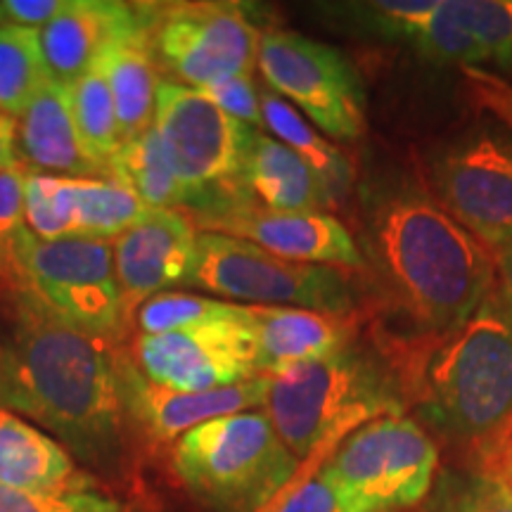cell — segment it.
I'll use <instances>...</instances> for the list:
<instances>
[{
	"label": "cell",
	"instance_id": "obj_1",
	"mask_svg": "<svg viewBox=\"0 0 512 512\" xmlns=\"http://www.w3.org/2000/svg\"><path fill=\"white\" fill-rule=\"evenodd\" d=\"M3 294L5 411L34 420L98 479L124 477L131 427L119 394L117 349L15 280Z\"/></svg>",
	"mask_w": 512,
	"mask_h": 512
},
{
	"label": "cell",
	"instance_id": "obj_2",
	"mask_svg": "<svg viewBox=\"0 0 512 512\" xmlns=\"http://www.w3.org/2000/svg\"><path fill=\"white\" fill-rule=\"evenodd\" d=\"M363 256L392 299L439 342L494 287V256L415 181L377 183L363 207Z\"/></svg>",
	"mask_w": 512,
	"mask_h": 512
},
{
	"label": "cell",
	"instance_id": "obj_3",
	"mask_svg": "<svg viewBox=\"0 0 512 512\" xmlns=\"http://www.w3.org/2000/svg\"><path fill=\"white\" fill-rule=\"evenodd\" d=\"M425 415L494 470L512 444V318L494 287L420 375Z\"/></svg>",
	"mask_w": 512,
	"mask_h": 512
},
{
	"label": "cell",
	"instance_id": "obj_4",
	"mask_svg": "<svg viewBox=\"0 0 512 512\" xmlns=\"http://www.w3.org/2000/svg\"><path fill=\"white\" fill-rule=\"evenodd\" d=\"M399 375L349 344L335 354L271 375L264 413L299 460L382 415H403Z\"/></svg>",
	"mask_w": 512,
	"mask_h": 512
},
{
	"label": "cell",
	"instance_id": "obj_5",
	"mask_svg": "<svg viewBox=\"0 0 512 512\" xmlns=\"http://www.w3.org/2000/svg\"><path fill=\"white\" fill-rule=\"evenodd\" d=\"M171 463L188 494L207 510L261 512L290 489L302 460L264 411H245L185 432Z\"/></svg>",
	"mask_w": 512,
	"mask_h": 512
},
{
	"label": "cell",
	"instance_id": "obj_6",
	"mask_svg": "<svg viewBox=\"0 0 512 512\" xmlns=\"http://www.w3.org/2000/svg\"><path fill=\"white\" fill-rule=\"evenodd\" d=\"M439 448L406 415H382L339 441L320 465L349 512H406L432 494Z\"/></svg>",
	"mask_w": 512,
	"mask_h": 512
},
{
	"label": "cell",
	"instance_id": "obj_7",
	"mask_svg": "<svg viewBox=\"0 0 512 512\" xmlns=\"http://www.w3.org/2000/svg\"><path fill=\"white\" fill-rule=\"evenodd\" d=\"M3 275L91 335L114 342L128 328L114 245L105 240H38L27 228L3 259Z\"/></svg>",
	"mask_w": 512,
	"mask_h": 512
},
{
	"label": "cell",
	"instance_id": "obj_8",
	"mask_svg": "<svg viewBox=\"0 0 512 512\" xmlns=\"http://www.w3.org/2000/svg\"><path fill=\"white\" fill-rule=\"evenodd\" d=\"M261 36L264 31L245 3L147 5V46L157 72L197 91L230 76H252Z\"/></svg>",
	"mask_w": 512,
	"mask_h": 512
},
{
	"label": "cell",
	"instance_id": "obj_9",
	"mask_svg": "<svg viewBox=\"0 0 512 512\" xmlns=\"http://www.w3.org/2000/svg\"><path fill=\"white\" fill-rule=\"evenodd\" d=\"M190 287L219 294L223 302L290 306L328 313H356V292L339 268L280 259L252 242L200 230Z\"/></svg>",
	"mask_w": 512,
	"mask_h": 512
},
{
	"label": "cell",
	"instance_id": "obj_10",
	"mask_svg": "<svg viewBox=\"0 0 512 512\" xmlns=\"http://www.w3.org/2000/svg\"><path fill=\"white\" fill-rule=\"evenodd\" d=\"M256 69L266 88L302 110L330 138L358 140L366 133V93L356 67L328 43L287 29L261 36Z\"/></svg>",
	"mask_w": 512,
	"mask_h": 512
},
{
	"label": "cell",
	"instance_id": "obj_11",
	"mask_svg": "<svg viewBox=\"0 0 512 512\" xmlns=\"http://www.w3.org/2000/svg\"><path fill=\"white\" fill-rule=\"evenodd\" d=\"M176 176L190 192L188 207L238 181L256 128L233 119L207 95L183 83L159 79L155 121Z\"/></svg>",
	"mask_w": 512,
	"mask_h": 512
},
{
	"label": "cell",
	"instance_id": "obj_12",
	"mask_svg": "<svg viewBox=\"0 0 512 512\" xmlns=\"http://www.w3.org/2000/svg\"><path fill=\"white\" fill-rule=\"evenodd\" d=\"M432 197L477 242L496 252L512 240V138L477 133L441 152Z\"/></svg>",
	"mask_w": 512,
	"mask_h": 512
},
{
	"label": "cell",
	"instance_id": "obj_13",
	"mask_svg": "<svg viewBox=\"0 0 512 512\" xmlns=\"http://www.w3.org/2000/svg\"><path fill=\"white\" fill-rule=\"evenodd\" d=\"M131 358L147 380L176 392H211L261 377L245 304L235 318L202 328L140 335Z\"/></svg>",
	"mask_w": 512,
	"mask_h": 512
},
{
	"label": "cell",
	"instance_id": "obj_14",
	"mask_svg": "<svg viewBox=\"0 0 512 512\" xmlns=\"http://www.w3.org/2000/svg\"><path fill=\"white\" fill-rule=\"evenodd\" d=\"M195 226L266 249L297 264L363 271L366 256L354 235L328 211H268L245 202H211L190 214Z\"/></svg>",
	"mask_w": 512,
	"mask_h": 512
},
{
	"label": "cell",
	"instance_id": "obj_15",
	"mask_svg": "<svg viewBox=\"0 0 512 512\" xmlns=\"http://www.w3.org/2000/svg\"><path fill=\"white\" fill-rule=\"evenodd\" d=\"M117 380L128 427L152 444H176L204 422L264 408L271 384V377L261 375L211 392H176L147 380L128 351H117Z\"/></svg>",
	"mask_w": 512,
	"mask_h": 512
},
{
	"label": "cell",
	"instance_id": "obj_16",
	"mask_svg": "<svg viewBox=\"0 0 512 512\" xmlns=\"http://www.w3.org/2000/svg\"><path fill=\"white\" fill-rule=\"evenodd\" d=\"M197 235L200 228L183 209H150L112 242L128 318L147 299L188 285L197 264Z\"/></svg>",
	"mask_w": 512,
	"mask_h": 512
},
{
	"label": "cell",
	"instance_id": "obj_17",
	"mask_svg": "<svg viewBox=\"0 0 512 512\" xmlns=\"http://www.w3.org/2000/svg\"><path fill=\"white\" fill-rule=\"evenodd\" d=\"M140 34H147V3L67 0L60 15L41 29L48 74L69 86L112 46Z\"/></svg>",
	"mask_w": 512,
	"mask_h": 512
},
{
	"label": "cell",
	"instance_id": "obj_18",
	"mask_svg": "<svg viewBox=\"0 0 512 512\" xmlns=\"http://www.w3.org/2000/svg\"><path fill=\"white\" fill-rule=\"evenodd\" d=\"M19 162L31 171L72 178H110L76 126L69 86L48 76L17 119Z\"/></svg>",
	"mask_w": 512,
	"mask_h": 512
},
{
	"label": "cell",
	"instance_id": "obj_19",
	"mask_svg": "<svg viewBox=\"0 0 512 512\" xmlns=\"http://www.w3.org/2000/svg\"><path fill=\"white\" fill-rule=\"evenodd\" d=\"M261 375H280L356 342V313H328L290 306H247Z\"/></svg>",
	"mask_w": 512,
	"mask_h": 512
},
{
	"label": "cell",
	"instance_id": "obj_20",
	"mask_svg": "<svg viewBox=\"0 0 512 512\" xmlns=\"http://www.w3.org/2000/svg\"><path fill=\"white\" fill-rule=\"evenodd\" d=\"M211 202H245L268 211H328L332 202L316 174L290 147L266 131H256L242 164L238 181L228 190L216 192L192 207V211Z\"/></svg>",
	"mask_w": 512,
	"mask_h": 512
},
{
	"label": "cell",
	"instance_id": "obj_21",
	"mask_svg": "<svg viewBox=\"0 0 512 512\" xmlns=\"http://www.w3.org/2000/svg\"><path fill=\"white\" fill-rule=\"evenodd\" d=\"M0 486L43 496L105 491L60 441L12 411H0Z\"/></svg>",
	"mask_w": 512,
	"mask_h": 512
},
{
	"label": "cell",
	"instance_id": "obj_22",
	"mask_svg": "<svg viewBox=\"0 0 512 512\" xmlns=\"http://www.w3.org/2000/svg\"><path fill=\"white\" fill-rule=\"evenodd\" d=\"M358 24L377 34L396 38L441 64L482 67L484 50L467 31L446 15L441 0H373L349 5Z\"/></svg>",
	"mask_w": 512,
	"mask_h": 512
},
{
	"label": "cell",
	"instance_id": "obj_23",
	"mask_svg": "<svg viewBox=\"0 0 512 512\" xmlns=\"http://www.w3.org/2000/svg\"><path fill=\"white\" fill-rule=\"evenodd\" d=\"M98 64L110 83L117 107L121 143L138 138L155 121V102L159 76L152 60L147 34L126 38L100 57Z\"/></svg>",
	"mask_w": 512,
	"mask_h": 512
},
{
	"label": "cell",
	"instance_id": "obj_24",
	"mask_svg": "<svg viewBox=\"0 0 512 512\" xmlns=\"http://www.w3.org/2000/svg\"><path fill=\"white\" fill-rule=\"evenodd\" d=\"M261 114H264V128L273 133V138L290 147L316 174L320 185L328 192L332 207L342 202L354 183V166L344 157V152L332 145L309 119L294 110L290 102L266 86L261 88Z\"/></svg>",
	"mask_w": 512,
	"mask_h": 512
},
{
	"label": "cell",
	"instance_id": "obj_25",
	"mask_svg": "<svg viewBox=\"0 0 512 512\" xmlns=\"http://www.w3.org/2000/svg\"><path fill=\"white\" fill-rule=\"evenodd\" d=\"M107 169L110 178L126 185L150 209H181L190 204V192L176 176L155 126L121 145Z\"/></svg>",
	"mask_w": 512,
	"mask_h": 512
},
{
	"label": "cell",
	"instance_id": "obj_26",
	"mask_svg": "<svg viewBox=\"0 0 512 512\" xmlns=\"http://www.w3.org/2000/svg\"><path fill=\"white\" fill-rule=\"evenodd\" d=\"M76 238L114 242L150 211L114 178H74Z\"/></svg>",
	"mask_w": 512,
	"mask_h": 512
},
{
	"label": "cell",
	"instance_id": "obj_27",
	"mask_svg": "<svg viewBox=\"0 0 512 512\" xmlns=\"http://www.w3.org/2000/svg\"><path fill=\"white\" fill-rule=\"evenodd\" d=\"M48 76L41 31L0 22V114L19 119Z\"/></svg>",
	"mask_w": 512,
	"mask_h": 512
},
{
	"label": "cell",
	"instance_id": "obj_28",
	"mask_svg": "<svg viewBox=\"0 0 512 512\" xmlns=\"http://www.w3.org/2000/svg\"><path fill=\"white\" fill-rule=\"evenodd\" d=\"M69 95H72L74 119L83 143L98 162L107 166L124 143H121L117 107H114L110 83H107L98 62L74 83H69Z\"/></svg>",
	"mask_w": 512,
	"mask_h": 512
},
{
	"label": "cell",
	"instance_id": "obj_29",
	"mask_svg": "<svg viewBox=\"0 0 512 512\" xmlns=\"http://www.w3.org/2000/svg\"><path fill=\"white\" fill-rule=\"evenodd\" d=\"M24 223L38 240L76 238L74 178L29 169L24 183Z\"/></svg>",
	"mask_w": 512,
	"mask_h": 512
},
{
	"label": "cell",
	"instance_id": "obj_30",
	"mask_svg": "<svg viewBox=\"0 0 512 512\" xmlns=\"http://www.w3.org/2000/svg\"><path fill=\"white\" fill-rule=\"evenodd\" d=\"M240 309L242 304L171 290L147 299L136 311V323L140 335H166V332H183L216 323V320L235 318Z\"/></svg>",
	"mask_w": 512,
	"mask_h": 512
},
{
	"label": "cell",
	"instance_id": "obj_31",
	"mask_svg": "<svg viewBox=\"0 0 512 512\" xmlns=\"http://www.w3.org/2000/svg\"><path fill=\"white\" fill-rule=\"evenodd\" d=\"M427 512H512V489L489 467L451 470L432 486Z\"/></svg>",
	"mask_w": 512,
	"mask_h": 512
},
{
	"label": "cell",
	"instance_id": "obj_32",
	"mask_svg": "<svg viewBox=\"0 0 512 512\" xmlns=\"http://www.w3.org/2000/svg\"><path fill=\"white\" fill-rule=\"evenodd\" d=\"M446 15L458 22L484 50L486 64L512 74V0H441Z\"/></svg>",
	"mask_w": 512,
	"mask_h": 512
},
{
	"label": "cell",
	"instance_id": "obj_33",
	"mask_svg": "<svg viewBox=\"0 0 512 512\" xmlns=\"http://www.w3.org/2000/svg\"><path fill=\"white\" fill-rule=\"evenodd\" d=\"M119 498L107 491H88V494L43 496L24 494L0 486V512H126Z\"/></svg>",
	"mask_w": 512,
	"mask_h": 512
},
{
	"label": "cell",
	"instance_id": "obj_34",
	"mask_svg": "<svg viewBox=\"0 0 512 512\" xmlns=\"http://www.w3.org/2000/svg\"><path fill=\"white\" fill-rule=\"evenodd\" d=\"M200 91L233 119L256 128V131H266L264 114H261V88L256 86L254 76H230V79L211 83Z\"/></svg>",
	"mask_w": 512,
	"mask_h": 512
},
{
	"label": "cell",
	"instance_id": "obj_35",
	"mask_svg": "<svg viewBox=\"0 0 512 512\" xmlns=\"http://www.w3.org/2000/svg\"><path fill=\"white\" fill-rule=\"evenodd\" d=\"M463 79L467 93L479 110L489 112L512 133V83L484 67H465Z\"/></svg>",
	"mask_w": 512,
	"mask_h": 512
},
{
	"label": "cell",
	"instance_id": "obj_36",
	"mask_svg": "<svg viewBox=\"0 0 512 512\" xmlns=\"http://www.w3.org/2000/svg\"><path fill=\"white\" fill-rule=\"evenodd\" d=\"M27 166L17 164L0 171V259H5L12 242L24 228V183Z\"/></svg>",
	"mask_w": 512,
	"mask_h": 512
},
{
	"label": "cell",
	"instance_id": "obj_37",
	"mask_svg": "<svg viewBox=\"0 0 512 512\" xmlns=\"http://www.w3.org/2000/svg\"><path fill=\"white\" fill-rule=\"evenodd\" d=\"M273 512H349L342 496L323 470L313 472L302 484L290 486L283 503Z\"/></svg>",
	"mask_w": 512,
	"mask_h": 512
},
{
	"label": "cell",
	"instance_id": "obj_38",
	"mask_svg": "<svg viewBox=\"0 0 512 512\" xmlns=\"http://www.w3.org/2000/svg\"><path fill=\"white\" fill-rule=\"evenodd\" d=\"M64 5L67 0H5L0 3V15L8 24L41 31L60 15Z\"/></svg>",
	"mask_w": 512,
	"mask_h": 512
},
{
	"label": "cell",
	"instance_id": "obj_39",
	"mask_svg": "<svg viewBox=\"0 0 512 512\" xmlns=\"http://www.w3.org/2000/svg\"><path fill=\"white\" fill-rule=\"evenodd\" d=\"M491 256H494V294L512 318V240L491 252Z\"/></svg>",
	"mask_w": 512,
	"mask_h": 512
},
{
	"label": "cell",
	"instance_id": "obj_40",
	"mask_svg": "<svg viewBox=\"0 0 512 512\" xmlns=\"http://www.w3.org/2000/svg\"><path fill=\"white\" fill-rule=\"evenodd\" d=\"M22 164L17 152V119L0 114V171Z\"/></svg>",
	"mask_w": 512,
	"mask_h": 512
},
{
	"label": "cell",
	"instance_id": "obj_41",
	"mask_svg": "<svg viewBox=\"0 0 512 512\" xmlns=\"http://www.w3.org/2000/svg\"><path fill=\"white\" fill-rule=\"evenodd\" d=\"M494 470L505 479V482H508V486L512 489V444L508 446V451L503 453V458L498 460V465L494 467Z\"/></svg>",
	"mask_w": 512,
	"mask_h": 512
},
{
	"label": "cell",
	"instance_id": "obj_42",
	"mask_svg": "<svg viewBox=\"0 0 512 512\" xmlns=\"http://www.w3.org/2000/svg\"><path fill=\"white\" fill-rule=\"evenodd\" d=\"M0 411H5V351L0 337Z\"/></svg>",
	"mask_w": 512,
	"mask_h": 512
},
{
	"label": "cell",
	"instance_id": "obj_43",
	"mask_svg": "<svg viewBox=\"0 0 512 512\" xmlns=\"http://www.w3.org/2000/svg\"><path fill=\"white\" fill-rule=\"evenodd\" d=\"M0 275H3V259H0Z\"/></svg>",
	"mask_w": 512,
	"mask_h": 512
},
{
	"label": "cell",
	"instance_id": "obj_44",
	"mask_svg": "<svg viewBox=\"0 0 512 512\" xmlns=\"http://www.w3.org/2000/svg\"><path fill=\"white\" fill-rule=\"evenodd\" d=\"M0 22H3V15H0Z\"/></svg>",
	"mask_w": 512,
	"mask_h": 512
},
{
	"label": "cell",
	"instance_id": "obj_45",
	"mask_svg": "<svg viewBox=\"0 0 512 512\" xmlns=\"http://www.w3.org/2000/svg\"><path fill=\"white\" fill-rule=\"evenodd\" d=\"M126 512H131V510H126Z\"/></svg>",
	"mask_w": 512,
	"mask_h": 512
}]
</instances>
